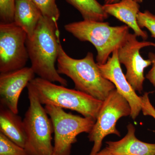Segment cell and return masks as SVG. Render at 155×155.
Here are the masks:
<instances>
[{
	"label": "cell",
	"instance_id": "1",
	"mask_svg": "<svg viewBox=\"0 0 155 155\" xmlns=\"http://www.w3.org/2000/svg\"><path fill=\"white\" fill-rule=\"evenodd\" d=\"M58 23L42 16L33 35L27 38L26 46L31 68L39 77L67 87L68 81L55 67L61 43Z\"/></svg>",
	"mask_w": 155,
	"mask_h": 155
},
{
	"label": "cell",
	"instance_id": "2",
	"mask_svg": "<svg viewBox=\"0 0 155 155\" xmlns=\"http://www.w3.org/2000/svg\"><path fill=\"white\" fill-rule=\"evenodd\" d=\"M57 70L60 75H66L73 81L75 89L100 101H104L116 89L114 84L101 75L91 52L83 59H74L67 54L61 43Z\"/></svg>",
	"mask_w": 155,
	"mask_h": 155
},
{
	"label": "cell",
	"instance_id": "3",
	"mask_svg": "<svg viewBox=\"0 0 155 155\" xmlns=\"http://www.w3.org/2000/svg\"><path fill=\"white\" fill-rule=\"evenodd\" d=\"M64 28L80 41H88L94 46L98 65L105 64L110 55L125 43L129 34L127 25L112 26L109 22L90 20L68 23Z\"/></svg>",
	"mask_w": 155,
	"mask_h": 155
},
{
	"label": "cell",
	"instance_id": "4",
	"mask_svg": "<svg viewBox=\"0 0 155 155\" xmlns=\"http://www.w3.org/2000/svg\"><path fill=\"white\" fill-rule=\"evenodd\" d=\"M42 105H51L76 111L84 117L96 120L103 101L76 89L58 85L40 77L28 83Z\"/></svg>",
	"mask_w": 155,
	"mask_h": 155
},
{
	"label": "cell",
	"instance_id": "5",
	"mask_svg": "<svg viewBox=\"0 0 155 155\" xmlns=\"http://www.w3.org/2000/svg\"><path fill=\"white\" fill-rule=\"evenodd\" d=\"M27 87L29 105L23 119L24 148L29 155H52V122L33 90L28 84Z\"/></svg>",
	"mask_w": 155,
	"mask_h": 155
},
{
	"label": "cell",
	"instance_id": "6",
	"mask_svg": "<svg viewBox=\"0 0 155 155\" xmlns=\"http://www.w3.org/2000/svg\"><path fill=\"white\" fill-rule=\"evenodd\" d=\"M46 111L52 122L54 133V153L70 155L77 136L82 133H89L95 120L67 113L64 109L46 105Z\"/></svg>",
	"mask_w": 155,
	"mask_h": 155
},
{
	"label": "cell",
	"instance_id": "7",
	"mask_svg": "<svg viewBox=\"0 0 155 155\" xmlns=\"http://www.w3.org/2000/svg\"><path fill=\"white\" fill-rule=\"evenodd\" d=\"M131 109L127 100L116 89L113 91L104 101L91 131L89 140L94 143L89 155H96L101 150L104 138L110 134L120 137L116 128L117 121L122 117L130 116Z\"/></svg>",
	"mask_w": 155,
	"mask_h": 155
},
{
	"label": "cell",
	"instance_id": "8",
	"mask_svg": "<svg viewBox=\"0 0 155 155\" xmlns=\"http://www.w3.org/2000/svg\"><path fill=\"white\" fill-rule=\"evenodd\" d=\"M27 35L14 22L0 23V72L25 67L29 59L26 46Z\"/></svg>",
	"mask_w": 155,
	"mask_h": 155
},
{
	"label": "cell",
	"instance_id": "9",
	"mask_svg": "<svg viewBox=\"0 0 155 155\" xmlns=\"http://www.w3.org/2000/svg\"><path fill=\"white\" fill-rule=\"evenodd\" d=\"M135 33H129L125 43L118 49V59L126 69L125 77L136 91L141 93L145 80L144 70L151 65L149 59L144 60L140 55V50L147 47L155 48L153 42L139 41Z\"/></svg>",
	"mask_w": 155,
	"mask_h": 155
},
{
	"label": "cell",
	"instance_id": "10",
	"mask_svg": "<svg viewBox=\"0 0 155 155\" xmlns=\"http://www.w3.org/2000/svg\"><path fill=\"white\" fill-rule=\"evenodd\" d=\"M118 59V49L112 53L105 64L98 65L103 77L114 84L117 91L128 102L131 109L130 117L137 118L142 110L141 97L138 96L122 72Z\"/></svg>",
	"mask_w": 155,
	"mask_h": 155
},
{
	"label": "cell",
	"instance_id": "11",
	"mask_svg": "<svg viewBox=\"0 0 155 155\" xmlns=\"http://www.w3.org/2000/svg\"><path fill=\"white\" fill-rule=\"evenodd\" d=\"M35 75L32 68L27 67L11 72L1 73V105L18 114L20 94L25 87L35 78Z\"/></svg>",
	"mask_w": 155,
	"mask_h": 155
},
{
	"label": "cell",
	"instance_id": "12",
	"mask_svg": "<svg viewBox=\"0 0 155 155\" xmlns=\"http://www.w3.org/2000/svg\"><path fill=\"white\" fill-rule=\"evenodd\" d=\"M125 136L118 141L106 142L107 147L114 155H155V143L139 140L135 135V128L132 124L127 126Z\"/></svg>",
	"mask_w": 155,
	"mask_h": 155
},
{
	"label": "cell",
	"instance_id": "13",
	"mask_svg": "<svg viewBox=\"0 0 155 155\" xmlns=\"http://www.w3.org/2000/svg\"><path fill=\"white\" fill-rule=\"evenodd\" d=\"M103 6L105 12L124 22L134 31L137 36L143 40L147 39V33L139 26L137 17L140 8L139 4L134 0H121L118 3L105 4Z\"/></svg>",
	"mask_w": 155,
	"mask_h": 155
},
{
	"label": "cell",
	"instance_id": "14",
	"mask_svg": "<svg viewBox=\"0 0 155 155\" xmlns=\"http://www.w3.org/2000/svg\"><path fill=\"white\" fill-rule=\"evenodd\" d=\"M42 16L31 0H16L14 22L26 32L28 38L33 35Z\"/></svg>",
	"mask_w": 155,
	"mask_h": 155
},
{
	"label": "cell",
	"instance_id": "15",
	"mask_svg": "<svg viewBox=\"0 0 155 155\" xmlns=\"http://www.w3.org/2000/svg\"><path fill=\"white\" fill-rule=\"evenodd\" d=\"M0 133L19 146L25 147L26 136L23 120L17 114L2 105L0 109Z\"/></svg>",
	"mask_w": 155,
	"mask_h": 155
},
{
	"label": "cell",
	"instance_id": "16",
	"mask_svg": "<svg viewBox=\"0 0 155 155\" xmlns=\"http://www.w3.org/2000/svg\"><path fill=\"white\" fill-rule=\"evenodd\" d=\"M80 12L84 20L104 22L108 14L97 0H66Z\"/></svg>",
	"mask_w": 155,
	"mask_h": 155
},
{
	"label": "cell",
	"instance_id": "17",
	"mask_svg": "<svg viewBox=\"0 0 155 155\" xmlns=\"http://www.w3.org/2000/svg\"><path fill=\"white\" fill-rule=\"evenodd\" d=\"M41 12L42 16L52 19L58 23L60 17V11L56 0H31Z\"/></svg>",
	"mask_w": 155,
	"mask_h": 155
},
{
	"label": "cell",
	"instance_id": "18",
	"mask_svg": "<svg viewBox=\"0 0 155 155\" xmlns=\"http://www.w3.org/2000/svg\"><path fill=\"white\" fill-rule=\"evenodd\" d=\"M0 155H29L24 148L0 133Z\"/></svg>",
	"mask_w": 155,
	"mask_h": 155
},
{
	"label": "cell",
	"instance_id": "19",
	"mask_svg": "<svg viewBox=\"0 0 155 155\" xmlns=\"http://www.w3.org/2000/svg\"><path fill=\"white\" fill-rule=\"evenodd\" d=\"M16 0H0L1 23L14 22V11Z\"/></svg>",
	"mask_w": 155,
	"mask_h": 155
},
{
	"label": "cell",
	"instance_id": "20",
	"mask_svg": "<svg viewBox=\"0 0 155 155\" xmlns=\"http://www.w3.org/2000/svg\"><path fill=\"white\" fill-rule=\"evenodd\" d=\"M137 21L140 28H146L151 34V36L155 38V14L148 11L139 12Z\"/></svg>",
	"mask_w": 155,
	"mask_h": 155
},
{
	"label": "cell",
	"instance_id": "21",
	"mask_svg": "<svg viewBox=\"0 0 155 155\" xmlns=\"http://www.w3.org/2000/svg\"><path fill=\"white\" fill-rule=\"evenodd\" d=\"M149 94V93H145L143 96L141 97V111L144 116H151L155 120V108L150 101Z\"/></svg>",
	"mask_w": 155,
	"mask_h": 155
},
{
	"label": "cell",
	"instance_id": "22",
	"mask_svg": "<svg viewBox=\"0 0 155 155\" xmlns=\"http://www.w3.org/2000/svg\"><path fill=\"white\" fill-rule=\"evenodd\" d=\"M149 59L152 63V68L146 75V78L155 87V54L150 52L148 54Z\"/></svg>",
	"mask_w": 155,
	"mask_h": 155
},
{
	"label": "cell",
	"instance_id": "23",
	"mask_svg": "<svg viewBox=\"0 0 155 155\" xmlns=\"http://www.w3.org/2000/svg\"><path fill=\"white\" fill-rule=\"evenodd\" d=\"M96 155H114L106 147L103 150H101L98 153H97Z\"/></svg>",
	"mask_w": 155,
	"mask_h": 155
},
{
	"label": "cell",
	"instance_id": "24",
	"mask_svg": "<svg viewBox=\"0 0 155 155\" xmlns=\"http://www.w3.org/2000/svg\"><path fill=\"white\" fill-rule=\"evenodd\" d=\"M118 0H105V4H112V3H115V2H117ZM137 2L140 3L142 2L143 0H134Z\"/></svg>",
	"mask_w": 155,
	"mask_h": 155
},
{
	"label": "cell",
	"instance_id": "25",
	"mask_svg": "<svg viewBox=\"0 0 155 155\" xmlns=\"http://www.w3.org/2000/svg\"><path fill=\"white\" fill-rule=\"evenodd\" d=\"M52 155H57L56 154H55L53 153V154Z\"/></svg>",
	"mask_w": 155,
	"mask_h": 155
}]
</instances>
